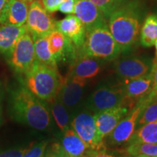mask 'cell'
Returning a JSON list of instances; mask_svg holds the SVG:
<instances>
[{
  "label": "cell",
  "instance_id": "obj_1",
  "mask_svg": "<svg viewBox=\"0 0 157 157\" xmlns=\"http://www.w3.org/2000/svg\"><path fill=\"white\" fill-rule=\"evenodd\" d=\"M8 112L11 119L37 130L51 125V116L45 101L39 99L20 82L7 88Z\"/></svg>",
  "mask_w": 157,
  "mask_h": 157
},
{
  "label": "cell",
  "instance_id": "obj_2",
  "mask_svg": "<svg viewBox=\"0 0 157 157\" xmlns=\"http://www.w3.org/2000/svg\"><path fill=\"white\" fill-rule=\"evenodd\" d=\"M142 20V7L137 0L127 2L110 15L108 27L121 53H127L137 44Z\"/></svg>",
  "mask_w": 157,
  "mask_h": 157
},
{
  "label": "cell",
  "instance_id": "obj_3",
  "mask_svg": "<svg viewBox=\"0 0 157 157\" xmlns=\"http://www.w3.org/2000/svg\"><path fill=\"white\" fill-rule=\"evenodd\" d=\"M20 82L27 89L44 101L50 102L58 95L63 78L58 70L35 62L26 73L20 76Z\"/></svg>",
  "mask_w": 157,
  "mask_h": 157
},
{
  "label": "cell",
  "instance_id": "obj_4",
  "mask_svg": "<svg viewBox=\"0 0 157 157\" xmlns=\"http://www.w3.org/2000/svg\"><path fill=\"white\" fill-rule=\"evenodd\" d=\"M77 53L111 61L119 57L121 50L110 32L108 25H105L86 31L84 44L77 50Z\"/></svg>",
  "mask_w": 157,
  "mask_h": 157
},
{
  "label": "cell",
  "instance_id": "obj_5",
  "mask_svg": "<svg viewBox=\"0 0 157 157\" xmlns=\"http://www.w3.org/2000/svg\"><path fill=\"white\" fill-rule=\"evenodd\" d=\"M71 127L91 150L105 148L104 140L98 135L95 113L89 109L76 113L71 121Z\"/></svg>",
  "mask_w": 157,
  "mask_h": 157
},
{
  "label": "cell",
  "instance_id": "obj_6",
  "mask_svg": "<svg viewBox=\"0 0 157 157\" xmlns=\"http://www.w3.org/2000/svg\"><path fill=\"white\" fill-rule=\"evenodd\" d=\"M124 83L103 84L88 98L87 109L97 113L124 103Z\"/></svg>",
  "mask_w": 157,
  "mask_h": 157
},
{
  "label": "cell",
  "instance_id": "obj_7",
  "mask_svg": "<svg viewBox=\"0 0 157 157\" xmlns=\"http://www.w3.org/2000/svg\"><path fill=\"white\" fill-rule=\"evenodd\" d=\"M151 100L148 94L139 99L136 105L118 123L112 132L107 136L110 145L121 146L129 143L136 129L137 122L141 112Z\"/></svg>",
  "mask_w": 157,
  "mask_h": 157
},
{
  "label": "cell",
  "instance_id": "obj_8",
  "mask_svg": "<svg viewBox=\"0 0 157 157\" xmlns=\"http://www.w3.org/2000/svg\"><path fill=\"white\" fill-rule=\"evenodd\" d=\"M35 60L34 40L31 33L27 31L17 40L7 61L15 73L23 76L30 69Z\"/></svg>",
  "mask_w": 157,
  "mask_h": 157
},
{
  "label": "cell",
  "instance_id": "obj_9",
  "mask_svg": "<svg viewBox=\"0 0 157 157\" xmlns=\"http://www.w3.org/2000/svg\"><path fill=\"white\" fill-rule=\"evenodd\" d=\"M56 22L53 17L44 7L41 0L31 2L25 25L33 39L48 36L56 29Z\"/></svg>",
  "mask_w": 157,
  "mask_h": 157
},
{
  "label": "cell",
  "instance_id": "obj_10",
  "mask_svg": "<svg viewBox=\"0 0 157 157\" xmlns=\"http://www.w3.org/2000/svg\"><path fill=\"white\" fill-rule=\"evenodd\" d=\"M135 105L136 103H133V101L126 98L124 103L121 105L95 113L96 126L100 137L104 140Z\"/></svg>",
  "mask_w": 157,
  "mask_h": 157
},
{
  "label": "cell",
  "instance_id": "obj_11",
  "mask_svg": "<svg viewBox=\"0 0 157 157\" xmlns=\"http://www.w3.org/2000/svg\"><path fill=\"white\" fill-rule=\"evenodd\" d=\"M49 46L57 64L59 63L72 64L77 56L73 42L58 29H54L48 36Z\"/></svg>",
  "mask_w": 157,
  "mask_h": 157
},
{
  "label": "cell",
  "instance_id": "obj_12",
  "mask_svg": "<svg viewBox=\"0 0 157 157\" xmlns=\"http://www.w3.org/2000/svg\"><path fill=\"white\" fill-rule=\"evenodd\" d=\"M151 64L148 59L132 56L118 60L114 65V68L119 77L128 81L148 74Z\"/></svg>",
  "mask_w": 157,
  "mask_h": 157
},
{
  "label": "cell",
  "instance_id": "obj_13",
  "mask_svg": "<svg viewBox=\"0 0 157 157\" xmlns=\"http://www.w3.org/2000/svg\"><path fill=\"white\" fill-rule=\"evenodd\" d=\"M87 80L68 74L63 81L58 96L70 111L77 106L83 96Z\"/></svg>",
  "mask_w": 157,
  "mask_h": 157
},
{
  "label": "cell",
  "instance_id": "obj_14",
  "mask_svg": "<svg viewBox=\"0 0 157 157\" xmlns=\"http://www.w3.org/2000/svg\"><path fill=\"white\" fill-rule=\"evenodd\" d=\"M74 14L83 23L86 31L108 25L107 19L101 10L90 0H76Z\"/></svg>",
  "mask_w": 157,
  "mask_h": 157
},
{
  "label": "cell",
  "instance_id": "obj_15",
  "mask_svg": "<svg viewBox=\"0 0 157 157\" xmlns=\"http://www.w3.org/2000/svg\"><path fill=\"white\" fill-rule=\"evenodd\" d=\"M105 61L87 55L77 53L75 60L70 65L68 74L75 77L87 80L97 76Z\"/></svg>",
  "mask_w": 157,
  "mask_h": 157
},
{
  "label": "cell",
  "instance_id": "obj_16",
  "mask_svg": "<svg viewBox=\"0 0 157 157\" xmlns=\"http://www.w3.org/2000/svg\"><path fill=\"white\" fill-rule=\"evenodd\" d=\"M56 29L73 42L76 50H80L83 46L86 29L83 23L75 15H68L65 18L56 21Z\"/></svg>",
  "mask_w": 157,
  "mask_h": 157
},
{
  "label": "cell",
  "instance_id": "obj_17",
  "mask_svg": "<svg viewBox=\"0 0 157 157\" xmlns=\"http://www.w3.org/2000/svg\"><path fill=\"white\" fill-rule=\"evenodd\" d=\"M29 3L21 0H7L0 13V24L22 26L27 21Z\"/></svg>",
  "mask_w": 157,
  "mask_h": 157
},
{
  "label": "cell",
  "instance_id": "obj_18",
  "mask_svg": "<svg viewBox=\"0 0 157 157\" xmlns=\"http://www.w3.org/2000/svg\"><path fill=\"white\" fill-rule=\"evenodd\" d=\"M27 31L25 24L22 26L0 24V55L8 58L17 40Z\"/></svg>",
  "mask_w": 157,
  "mask_h": 157
},
{
  "label": "cell",
  "instance_id": "obj_19",
  "mask_svg": "<svg viewBox=\"0 0 157 157\" xmlns=\"http://www.w3.org/2000/svg\"><path fill=\"white\" fill-rule=\"evenodd\" d=\"M60 144L69 157H84L90 150L71 127L63 132Z\"/></svg>",
  "mask_w": 157,
  "mask_h": 157
},
{
  "label": "cell",
  "instance_id": "obj_20",
  "mask_svg": "<svg viewBox=\"0 0 157 157\" xmlns=\"http://www.w3.org/2000/svg\"><path fill=\"white\" fill-rule=\"evenodd\" d=\"M152 78L150 73L142 77L128 80L124 83V93L127 99L139 100L151 92Z\"/></svg>",
  "mask_w": 157,
  "mask_h": 157
},
{
  "label": "cell",
  "instance_id": "obj_21",
  "mask_svg": "<svg viewBox=\"0 0 157 157\" xmlns=\"http://www.w3.org/2000/svg\"><path fill=\"white\" fill-rule=\"evenodd\" d=\"M50 109L57 125L62 132L70 128L71 118L69 110L62 103L58 95L50 101Z\"/></svg>",
  "mask_w": 157,
  "mask_h": 157
},
{
  "label": "cell",
  "instance_id": "obj_22",
  "mask_svg": "<svg viewBox=\"0 0 157 157\" xmlns=\"http://www.w3.org/2000/svg\"><path fill=\"white\" fill-rule=\"evenodd\" d=\"M33 40L36 60L45 66L58 70V64L50 52L48 36L38 37Z\"/></svg>",
  "mask_w": 157,
  "mask_h": 157
},
{
  "label": "cell",
  "instance_id": "obj_23",
  "mask_svg": "<svg viewBox=\"0 0 157 157\" xmlns=\"http://www.w3.org/2000/svg\"><path fill=\"white\" fill-rule=\"evenodd\" d=\"M157 39V17L156 15H148L140 28V42L144 48L154 46Z\"/></svg>",
  "mask_w": 157,
  "mask_h": 157
},
{
  "label": "cell",
  "instance_id": "obj_24",
  "mask_svg": "<svg viewBox=\"0 0 157 157\" xmlns=\"http://www.w3.org/2000/svg\"><path fill=\"white\" fill-rule=\"evenodd\" d=\"M135 142L157 144V120L136 128L129 143Z\"/></svg>",
  "mask_w": 157,
  "mask_h": 157
},
{
  "label": "cell",
  "instance_id": "obj_25",
  "mask_svg": "<svg viewBox=\"0 0 157 157\" xmlns=\"http://www.w3.org/2000/svg\"><path fill=\"white\" fill-rule=\"evenodd\" d=\"M127 152L129 156L146 155L150 157H157V144L146 143H131L127 148Z\"/></svg>",
  "mask_w": 157,
  "mask_h": 157
},
{
  "label": "cell",
  "instance_id": "obj_26",
  "mask_svg": "<svg viewBox=\"0 0 157 157\" xmlns=\"http://www.w3.org/2000/svg\"><path fill=\"white\" fill-rule=\"evenodd\" d=\"M157 120V95L153 98L151 101L147 104L141 112L137 122V127L148 122Z\"/></svg>",
  "mask_w": 157,
  "mask_h": 157
},
{
  "label": "cell",
  "instance_id": "obj_27",
  "mask_svg": "<svg viewBox=\"0 0 157 157\" xmlns=\"http://www.w3.org/2000/svg\"><path fill=\"white\" fill-rule=\"evenodd\" d=\"M101 10L105 18L108 20L110 15L128 0H90Z\"/></svg>",
  "mask_w": 157,
  "mask_h": 157
},
{
  "label": "cell",
  "instance_id": "obj_28",
  "mask_svg": "<svg viewBox=\"0 0 157 157\" xmlns=\"http://www.w3.org/2000/svg\"><path fill=\"white\" fill-rule=\"evenodd\" d=\"M47 146V141H41L35 143L34 146L29 147L23 157H43Z\"/></svg>",
  "mask_w": 157,
  "mask_h": 157
},
{
  "label": "cell",
  "instance_id": "obj_29",
  "mask_svg": "<svg viewBox=\"0 0 157 157\" xmlns=\"http://www.w3.org/2000/svg\"><path fill=\"white\" fill-rule=\"evenodd\" d=\"M43 157H69L63 148L61 144L58 143H52L51 146L45 150Z\"/></svg>",
  "mask_w": 157,
  "mask_h": 157
},
{
  "label": "cell",
  "instance_id": "obj_30",
  "mask_svg": "<svg viewBox=\"0 0 157 157\" xmlns=\"http://www.w3.org/2000/svg\"><path fill=\"white\" fill-rule=\"evenodd\" d=\"M29 147H22L0 151V157H23Z\"/></svg>",
  "mask_w": 157,
  "mask_h": 157
},
{
  "label": "cell",
  "instance_id": "obj_31",
  "mask_svg": "<svg viewBox=\"0 0 157 157\" xmlns=\"http://www.w3.org/2000/svg\"><path fill=\"white\" fill-rule=\"evenodd\" d=\"M46 10L50 13L58 11L59 7L65 0H41Z\"/></svg>",
  "mask_w": 157,
  "mask_h": 157
},
{
  "label": "cell",
  "instance_id": "obj_32",
  "mask_svg": "<svg viewBox=\"0 0 157 157\" xmlns=\"http://www.w3.org/2000/svg\"><path fill=\"white\" fill-rule=\"evenodd\" d=\"M76 0H65L59 7L58 10L62 13L68 15H73L74 13Z\"/></svg>",
  "mask_w": 157,
  "mask_h": 157
},
{
  "label": "cell",
  "instance_id": "obj_33",
  "mask_svg": "<svg viewBox=\"0 0 157 157\" xmlns=\"http://www.w3.org/2000/svg\"><path fill=\"white\" fill-rule=\"evenodd\" d=\"M150 74L152 78V90L154 95H157V58H155L152 62Z\"/></svg>",
  "mask_w": 157,
  "mask_h": 157
},
{
  "label": "cell",
  "instance_id": "obj_34",
  "mask_svg": "<svg viewBox=\"0 0 157 157\" xmlns=\"http://www.w3.org/2000/svg\"><path fill=\"white\" fill-rule=\"evenodd\" d=\"M87 157H119L112 152H108L106 148L100 150H90L87 152Z\"/></svg>",
  "mask_w": 157,
  "mask_h": 157
},
{
  "label": "cell",
  "instance_id": "obj_35",
  "mask_svg": "<svg viewBox=\"0 0 157 157\" xmlns=\"http://www.w3.org/2000/svg\"><path fill=\"white\" fill-rule=\"evenodd\" d=\"M5 97V88L2 82L0 81V125L3 121V105Z\"/></svg>",
  "mask_w": 157,
  "mask_h": 157
},
{
  "label": "cell",
  "instance_id": "obj_36",
  "mask_svg": "<svg viewBox=\"0 0 157 157\" xmlns=\"http://www.w3.org/2000/svg\"><path fill=\"white\" fill-rule=\"evenodd\" d=\"M7 2V0H0V13H1L2 10L4 6H5V5Z\"/></svg>",
  "mask_w": 157,
  "mask_h": 157
},
{
  "label": "cell",
  "instance_id": "obj_37",
  "mask_svg": "<svg viewBox=\"0 0 157 157\" xmlns=\"http://www.w3.org/2000/svg\"><path fill=\"white\" fill-rule=\"evenodd\" d=\"M155 48H156V58H157V39L156 41V42H155Z\"/></svg>",
  "mask_w": 157,
  "mask_h": 157
},
{
  "label": "cell",
  "instance_id": "obj_38",
  "mask_svg": "<svg viewBox=\"0 0 157 157\" xmlns=\"http://www.w3.org/2000/svg\"><path fill=\"white\" fill-rule=\"evenodd\" d=\"M134 157H150V156H146V155H143V154H140V155H137V156H135Z\"/></svg>",
  "mask_w": 157,
  "mask_h": 157
},
{
  "label": "cell",
  "instance_id": "obj_39",
  "mask_svg": "<svg viewBox=\"0 0 157 157\" xmlns=\"http://www.w3.org/2000/svg\"><path fill=\"white\" fill-rule=\"evenodd\" d=\"M21 1L25 2H27V3H31L33 0H21Z\"/></svg>",
  "mask_w": 157,
  "mask_h": 157
},
{
  "label": "cell",
  "instance_id": "obj_40",
  "mask_svg": "<svg viewBox=\"0 0 157 157\" xmlns=\"http://www.w3.org/2000/svg\"><path fill=\"white\" fill-rule=\"evenodd\" d=\"M84 157H87V155H86V156H84Z\"/></svg>",
  "mask_w": 157,
  "mask_h": 157
},
{
  "label": "cell",
  "instance_id": "obj_41",
  "mask_svg": "<svg viewBox=\"0 0 157 157\" xmlns=\"http://www.w3.org/2000/svg\"><path fill=\"white\" fill-rule=\"evenodd\" d=\"M156 15V17H157V15Z\"/></svg>",
  "mask_w": 157,
  "mask_h": 157
}]
</instances>
